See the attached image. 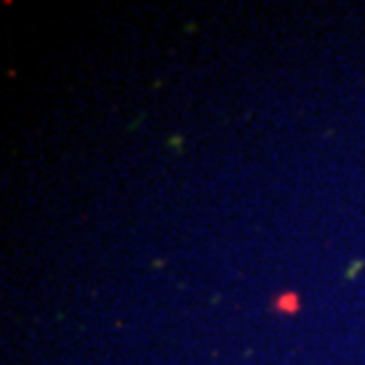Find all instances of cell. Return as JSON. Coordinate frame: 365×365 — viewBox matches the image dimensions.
<instances>
[{
    "mask_svg": "<svg viewBox=\"0 0 365 365\" xmlns=\"http://www.w3.org/2000/svg\"><path fill=\"white\" fill-rule=\"evenodd\" d=\"M275 308L280 313H297L299 311V294L297 292H285V294H280L278 299H275Z\"/></svg>",
    "mask_w": 365,
    "mask_h": 365,
    "instance_id": "6da1fadb",
    "label": "cell"
},
{
    "mask_svg": "<svg viewBox=\"0 0 365 365\" xmlns=\"http://www.w3.org/2000/svg\"><path fill=\"white\" fill-rule=\"evenodd\" d=\"M363 268V258H356L354 263H349V268H346V280H354L356 273Z\"/></svg>",
    "mask_w": 365,
    "mask_h": 365,
    "instance_id": "7a4b0ae2",
    "label": "cell"
}]
</instances>
